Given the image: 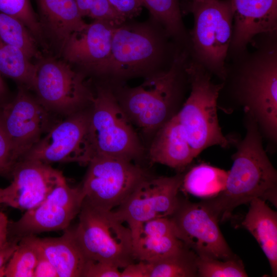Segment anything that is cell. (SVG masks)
I'll return each instance as SVG.
<instances>
[{
	"label": "cell",
	"instance_id": "2e32d148",
	"mask_svg": "<svg viewBox=\"0 0 277 277\" xmlns=\"http://www.w3.org/2000/svg\"><path fill=\"white\" fill-rule=\"evenodd\" d=\"M12 181L6 187V205L28 210L41 203L65 177L50 165L37 161L22 160L14 165Z\"/></svg>",
	"mask_w": 277,
	"mask_h": 277
},
{
	"label": "cell",
	"instance_id": "9a60e30c",
	"mask_svg": "<svg viewBox=\"0 0 277 277\" xmlns=\"http://www.w3.org/2000/svg\"><path fill=\"white\" fill-rule=\"evenodd\" d=\"M0 113L11 143L15 165L50 128V113L23 87L0 108Z\"/></svg>",
	"mask_w": 277,
	"mask_h": 277
},
{
	"label": "cell",
	"instance_id": "e0dca14e",
	"mask_svg": "<svg viewBox=\"0 0 277 277\" xmlns=\"http://www.w3.org/2000/svg\"><path fill=\"white\" fill-rule=\"evenodd\" d=\"M116 26L105 21L94 20L73 34L61 53L66 62L101 75L111 53Z\"/></svg>",
	"mask_w": 277,
	"mask_h": 277
},
{
	"label": "cell",
	"instance_id": "603a6c76",
	"mask_svg": "<svg viewBox=\"0 0 277 277\" xmlns=\"http://www.w3.org/2000/svg\"><path fill=\"white\" fill-rule=\"evenodd\" d=\"M249 204L242 225L256 240L268 260L272 276H276L277 213L260 199H254Z\"/></svg>",
	"mask_w": 277,
	"mask_h": 277
},
{
	"label": "cell",
	"instance_id": "484cf974",
	"mask_svg": "<svg viewBox=\"0 0 277 277\" xmlns=\"http://www.w3.org/2000/svg\"><path fill=\"white\" fill-rule=\"evenodd\" d=\"M197 255L186 246L152 262L149 277H195Z\"/></svg>",
	"mask_w": 277,
	"mask_h": 277
},
{
	"label": "cell",
	"instance_id": "f1b7e54d",
	"mask_svg": "<svg viewBox=\"0 0 277 277\" xmlns=\"http://www.w3.org/2000/svg\"><path fill=\"white\" fill-rule=\"evenodd\" d=\"M37 256V237L30 235L22 238L6 266L5 276L34 277Z\"/></svg>",
	"mask_w": 277,
	"mask_h": 277
},
{
	"label": "cell",
	"instance_id": "d590c367",
	"mask_svg": "<svg viewBox=\"0 0 277 277\" xmlns=\"http://www.w3.org/2000/svg\"><path fill=\"white\" fill-rule=\"evenodd\" d=\"M37 244L38 256L34 277H58L55 268L41 250L37 242Z\"/></svg>",
	"mask_w": 277,
	"mask_h": 277
},
{
	"label": "cell",
	"instance_id": "277c9868",
	"mask_svg": "<svg viewBox=\"0 0 277 277\" xmlns=\"http://www.w3.org/2000/svg\"><path fill=\"white\" fill-rule=\"evenodd\" d=\"M186 71L191 91L176 115L196 157L209 147H226L229 143L222 132L217 113V98L223 85L214 83L209 72L197 62L187 64Z\"/></svg>",
	"mask_w": 277,
	"mask_h": 277
},
{
	"label": "cell",
	"instance_id": "30bf717a",
	"mask_svg": "<svg viewBox=\"0 0 277 277\" xmlns=\"http://www.w3.org/2000/svg\"><path fill=\"white\" fill-rule=\"evenodd\" d=\"M39 60L33 90L48 111L67 116L90 105L93 93L83 73L73 70L66 61L52 57Z\"/></svg>",
	"mask_w": 277,
	"mask_h": 277
},
{
	"label": "cell",
	"instance_id": "b9f144b4",
	"mask_svg": "<svg viewBox=\"0 0 277 277\" xmlns=\"http://www.w3.org/2000/svg\"><path fill=\"white\" fill-rule=\"evenodd\" d=\"M210 1V0H192V2H202V1Z\"/></svg>",
	"mask_w": 277,
	"mask_h": 277
},
{
	"label": "cell",
	"instance_id": "3957f363",
	"mask_svg": "<svg viewBox=\"0 0 277 277\" xmlns=\"http://www.w3.org/2000/svg\"><path fill=\"white\" fill-rule=\"evenodd\" d=\"M187 57L186 51L176 50L167 69L147 76L137 86L124 88L115 96L131 123L144 132L156 131L172 116Z\"/></svg>",
	"mask_w": 277,
	"mask_h": 277
},
{
	"label": "cell",
	"instance_id": "f546056e",
	"mask_svg": "<svg viewBox=\"0 0 277 277\" xmlns=\"http://www.w3.org/2000/svg\"><path fill=\"white\" fill-rule=\"evenodd\" d=\"M0 11L19 20L38 43L46 46L38 18L33 11L30 0H0Z\"/></svg>",
	"mask_w": 277,
	"mask_h": 277
},
{
	"label": "cell",
	"instance_id": "4fadbf2b",
	"mask_svg": "<svg viewBox=\"0 0 277 277\" xmlns=\"http://www.w3.org/2000/svg\"><path fill=\"white\" fill-rule=\"evenodd\" d=\"M84 195L81 187L72 188L65 179L37 206L16 221H9L8 239L67 229L79 213Z\"/></svg>",
	"mask_w": 277,
	"mask_h": 277
},
{
	"label": "cell",
	"instance_id": "ac0fdd59",
	"mask_svg": "<svg viewBox=\"0 0 277 277\" xmlns=\"http://www.w3.org/2000/svg\"><path fill=\"white\" fill-rule=\"evenodd\" d=\"M234 25L230 46L242 50L258 34L277 26V0H230Z\"/></svg>",
	"mask_w": 277,
	"mask_h": 277
},
{
	"label": "cell",
	"instance_id": "83f0119b",
	"mask_svg": "<svg viewBox=\"0 0 277 277\" xmlns=\"http://www.w3.org/2000/svg\"><path fill=\"white\" fill-rule=\"evenodd\" d=\"M0 38L21 49L31 60L41 59L37 42L18 19L0 11Z\"/></svg>",
	"mask_w": 277,
	"mask_h": 277
},
{
	"label": "cell",
	"instance_id": "d4e9b609",
	"mask_svg": "<svg viewBox=\"0 0 277 277\" xmlns=\"http://www.w3.org/2000/svg\"><path fill=\"white\" fill-rule=\"evenodd\" d=\"M36 69L26 54L18 47L0 38V73L27 89L33 90Z\"/></svg>",
	"mask_w": 277,
	"mask_h": 277
},
{
	"label": "cell",
	"instance_id": "8992f818",
	"mask_svg": "<svg viewBox=\"0 0 277 277\" xmlns=\"http://www.w3.org/2000/svg\"><path fill=\"white\" fill-rule=\"evenodd\" d=\"M75 237L88 261L124 268L134 262L130 229L112 211L97 210L83 201Z\"/></svg>",
	"mask_w": 277,
	"mask_h": 277
},
{
	"label": "cell",
	"instance_id": "6da1fadb",
	"mask_svg": "<svg viewBox=\"0 0 277 277\" xmlns=\"http://www.w3.org/2000/svg\"><path fill=\"white\" fill-rule=\"evenodd\" d=\"M246 133L233 155L224 189L200 202L224 221L237 207L258 198L276 207L277 172L264 149L259 126L247 113Z\"/></svg>",
	"mask_w": 277,
	"mask_h": 277
},
{
	"label": "cell",
	"instance_id": "1f68e13d",
	"mask_svg": "<svg viewBox=\"0 0 277 277\" xmlns=\"http://www.w3.org/2000/svg\"><path fill=\"white\" fill-rule=\"evenodd\" d=\"M82 17L103 20L118 26L127 20L113 8L108 0H75Z\"/></svg>",
	"mask_w": 277,
	"mask_h": 277
},
{
	"label": "cell",
	"instance_id": "5b68a950",
	"mask_svg": "<svg viewBox=\"0 0 277 277\" xmlns=\"http://www.w3.org/2000/svg\"><path fill=\"white\" fill-rule=\"evenodd\" d=\"M90 105L89 130L93 157L107 156L131 161L141 157L143 146L112 91L98 87Z\"/></svg>",
	"mask_w": 277,
	"mask_h": 277
},
{
	"label": "cell",
	"instance_id": "ffe728a7",
	"mask_svg": "<svg viewBox=\"0 0 277 277\" xmlns=\"http://www.w3.org/2000/svg\"><path fill=\"white\" fill-rule=\"evenodd\" d=\"M39 22L44 36H48L61 52L73 34L87 25L75 0H36Z\"/></svg>",
	"mask_w": 277,
	"mask_h": 277
},
{
	"label": "cell",
	"instance_id": "7402d4cb",
	"mask_svg": "<svg viewBox=\"0 0 277 277\" xmlns=\"http://www.w3.org/2000/svg\"><path fill=\"white\" fill-rule=\"evenodd\" d=\"M38 245L55 268L58 277H83L88 260L79 245L73 229L57 238H37Z\"/></svg>",
	"mask_w": 277,
	"mask_h": 277
},
{
	"label": "cell",
	"instance_id": "8d00e7d4",
	"mask_svg": "<svg viewBox=\"0 0 277 277\" xmlns=\"http://www.w3.org/2000/svg\"><path fill=\"white\" fill-rule=\"evenodd\" d=\"M150 264L149 262L140 261L124 267L121 271V277H149Z\"/></svg>",
	"mask_w": 277,
	"mask_h": 277
},
{
	"label": "cell",
	"instance_id": "5bb4252c",
	"mask_svg": "<svg viewBox=\"0 0 277 277\" xmlns=\"http://www.w3.org/2000/svg\"><path fill=\"white\" fill-rule=\"evenodd\" d=\"M170 217L179 238L198 256L223 260L237 257L220 230L218 219L200 202L180 198Z\"/></svg>",
	"mask_w": 277,
	"mask_h": 277
},
{
	"label": "cell",
	"instance_id": "d6986e66",
	"mask_svg": "<svg viewBox=\"0 0 277 277\" xmlns=\"http://www.w3.org/2000/svg\"><path fill=\"white\" fill-rule=\"evenodd\" d=\"M135 260L152 262L171 254L185 245L179 238L170 217L151 220L131 232Z\"/></svg>",
	"mask_w": 277,
	"mask_h": 277
},
{
	"label": "cell",
	"instance_id": "9c48e42d",
	"mask_svg": "<svg viewBox=\"0 0 277 277\" xmlns=\"http://www.w3.org/2000/svg\"><path fill=\"white\" fill-rule=\"evenodd\" d=\"M82 185L84 202L103 211L119 206L137 186L149 176L131 161L94 156L88 163Z\"/></svg>",
	"mask_w": 277,
	"mask_h": 277
},
{
	"label": "cell",
	"instance_id": "44dd1931",
	"mask_svg": "<svg viewBox=\"0 0 277 277\" xmlns=\"http://www.w3.org/2000/svg\"><path fill=\"white\" fill-rule=\"evenodd\" d=\"M149 156L153 163L178 169L188 165L195 157L176 114L156 130Z\"/></svg>",
	"mask_w": 277,
	"mask_h": 277
},
{
	"label": "cell",
	"instance_id": "e575fe53",
	"mask_svg": "<svg viewBox=\"0 0 277 277\" xmlns=\"http://www.w3.org/2000/svg\"><path fill=\"white\" fill-rule=\"evenodd\" d=\"M108 1L115 11L126 20L138 15L143 7L141 0H108Z\"/></svg>",
	"mask_w": 277,
	"mask_h": 277
},
{
	"label": "cell",
	"instance_id": "ab89813d",
	"mask_svg": "<svg viewBox=\"0 0 277 277\" xmlns=\"http://www.w3.org/2000/svg\"><path fill=\"white\" fill-rule=\"evenodd\" d=\"M8 94V89L0 73V108L9 101Z\"/></svg>",
	"mask_w": 277,
	"mask_h": 277
},
{
	"label": "cell",
	"instance_id": "ba28073f",
	"mask_svg": "<svg viewBox=\"0 0 277 277\" xmlns=\"http://www.w3.org/2000/svg\"><path fill=\"white\" fill-rule=\"evenodd\" d=\"M239 93L245 111L268 137L277 136V55L274 48L261 51L244 66Z\"/></svg>",
	"mask_w": 277,
	"mask_h": 277
},
{
	"label": "cell",
	"instance_id": "d6a6232c",
	"mask_svg": "<svg viewBox=\"0 0 277 277\" xmlns=\"http://www.w3.org/2000/svg\"><path fill=\"white\" fill-rule=\"evenodd\" d=\"M14 165L11 143L0 113V175H11Z\"/></svg>",
	"mask_w": 277,
	"mask_h": 277
},
{
	"label": "cell",
	"instance_id": "52a82bcc",
	"mask_svg": "<svg viewBox=\"0 0 277 277\" xmlns=\"http://www.w3.org/2000/svg\"><path fill=\"white\" fill-rule=\"evenodd\" d=\"M190 10L194 16L191 40L197 63L224 78L233 26L230 0L192 2Z\"/></svg>",
	"mask_w": 277,
	"mask_h": 277
},
{
	"label": "cell",
	"instance_id": "cb8c5ba5",
	"mask_svg": "<svg viewBox=\"0 0 277 277\" xmlns=\"http://www.w3.org/2000/svg\"><path fill=\"white\" fill-rule=\"evenodd\" d=\"M228 171L206 164L192 168L184 175L181 187L188 193L203 199L213 197L225 186Z\"/></svg>",
	"mask_w": 277,
	"mask_h": 277
},
{
	"label": "cell",
	"instance_id": "74e56055",
	"mask_svg": "<svg viewBox=\"0 0 277 277\" xmlns=\"http://www.w3.org/2000/svg\"><path fill=\"white\" fill-rule=\"evenodd\" d=\"M19 241L17 239H8L0 249V277L5 276L6 264L16 249Z\"/></svg>",
	"mask_w": 277,
	"mask_h": 277
},
{
	"label": "cell",
	"instance_id": "4dcf8cb0",
	"mask_svg": "<svg viewBox=\"0 0 277 277\" xmlns=\"http://www.w3.org/2000/svg\"><path fill=\"white\" fill-rule=\"evenodd\" d=\"M196 267L199 277L248 276L242 261L238 256L223 260L197 256Z\"/></svg>",
	"mask_w": 277,
	"mask_h": 277
},
{
	"label": "cell",
	"instance_id": "7a4b0ae2",
	"mask_svg": "<svg viewBox=\"0 0 277 277\" xmlns=\"http://www.w3.org/2000/svg\"><path fill=\"white\" fill-rule=\"evenodd\" d=\"M126 21L114 29L111 53L101 75L147 77L163 70L160 68L168 51L165 30L152 18L144 23Z\"/></svg>",
	"mask_w": 277,
	"mask_h": 277
},
{
	"label": "cell",
	"instance_id": "836d02e7",
	"mask_svg": "<svg viewBox=\"0 0 277 277\" xmlns=\"http://www.w3.org/2000/svg\"><path fill=\"white\" fill-rule=\"evenodd\" d=\"M117 267L108 263L88 261L83 277H121Z\"/></svg>",
	"mask_w": 277,
	"mask_h": 277
},
{
	"label": "cell",
	"instance_id": "f35d334b",
	"mask_svg": "<svg viewBox=\"0 0 277 277\" xmlns=\"http://www.w3.org/2000/svg\"><path fill=\"white\" fill-rule=\"evenodd\" d=\"M8 222L6 215L2 211H0V249L8 240Z\"/></svg>",
	"mask_w": 277,
	"mask_h": 277
},
{
	"label": "cell",
	"instance_id": "8fae6325",
	"mask_svg": "<svg viewBox=\"0 0 277 277\" xmlns=\"http://www.w3.org/2000/svg\"><path fill=\"white\" fill-rule=\"evenodd\" d=\"M89 111L82 110L54 124L22 160L88 164L94 155L89 130Z\"/></svg>",
	"mask_w": 277,
	"mask_h": 277
},
{
	"label": "cell",
	"instance_id": "4316f807",
	"mask_svg": "<svg viewBox=\"0 0 277 277\" xmlns=\"http://www.w3.org/2000/svg\"><path fill=\"white\" fill-rule=\"evenodd\" d=\"M150 12L151 18L159 24L169 36L180 42L186 34L182 21L179 0H141Z\"/></svg>",
	"mask_w": 277,
	"mask_h": 277
},
{
	"label": "cell",
	"instance_id": "60d3db41",
	"mask_svg": "<svg viewBox=\"0 0 277 277\" xmlns=\"http://www.w3.org/2000/svg\"><path fill=\"white\" fill-rule=\"evenodd\" d=\"M7 191L6 188H0V204H6L7 202Z\"/></svg>",
	"mask_w": 277,
	"mask_h": 277
},
{
	"label": "cell",
	"instance_id": "7c38bea8",
	"mask_svg": "<svg viewBox=\"0 0 277 277\" xmlns=\"http://www.w3.org/2000/svg\"><path fill=\"white\" fill-rule=\"evenodd\" d=\"M183 176H148L115 210H111L112 213L126 223L131 232L148 221L170 217L179 203L178 192Z\"/></svg>",
	"mask_w": 277,
	"mask_h": 277
}]
</instances>
